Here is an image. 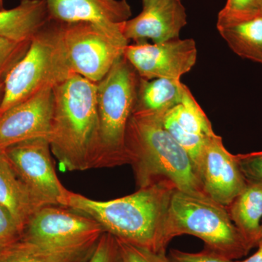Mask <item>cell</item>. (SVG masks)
<instances>
[{
  "label": "cell",
  "instance_id": "obj_1",
  "mask_svg": "<svg viewBox=\"0 0 262 262\" xmlns=\"http://www.w3.org/2000/svg\"><path fill=\"white\" fill-rule=\"evenodd\" d=\"M53 91L52 153L63 170L98 169L101 138L97 84L73 74Z\"/></svg>",
  "mask_w": 262,
  "mask_h": 262
},
{
  "label": "cell",
  "instance_id": "obj_2",
  "mask_svg": "<svg viewBox=\"0 0 262 262\" xmlns=\"http://www.w3.org/2000/svg\"><path fill=\"white\" fill-rule=\"evenodd\" d=\"M174 189L171 183L162 181L107 201H95L70 191L66 207L93 219L120 241L165 254L164 225Z\"/></svg>",
  "mask_w": 262,
  "mask_h": 262
},
{
  "label": "cell",
  "instance_id": "obj_3",
  "mask_svg": "<svg viewBox=\"0 0 262 262\" xmlns=\"http://www.w3.org/2000/svg\"><path fill=\"white\" fill-rule=\"evenodd\" d=\"M164 115L133 113L127 123L125 148L137 185L167 181L182 192L205 194L190 157L164 127Z\"/></svg>",
  "mask_w": 262,
  "mask_h": 262
},
{
  "label": "cell",
  "instance_id": "obj_4",
  "mask_svg": "<svg viewBox=\"0 0 262 262\" xmlns=\"http://www.w3.org/2000/svg\"><path fill=\"white\" fill-rule=\"evenodd\" d=\"M182 234L195 236L205 243V247L232 260L251 251L227 207L206 194L174 189L164 225V242L168 246L172 239Z\"/></svg>",
  "mask_w": 262,
  "mask_h": 262
},
{
  "label": "cell",
  "instance_id": "obj_5",
  "mask_svg": "<svg viewBox=\"0 0 262 262\" xmlns=\"http://www.w3.org/2000/svg\"><path fill=\"white\" fill-rule=\"evenodd\" d=\"M140 77L125 56L97 83L101 154L98 169L129 164L125 134L135 106Z\"/></svg>",
  "mask_w": 262,
  "mask_h": 262
},
{
  "label": "cell",
  "instance_id": "obj_6",
  "mask_svg": "<svg viewBox=\"0 0 262 262\" xmlns=\"http://www.w3.org/2000/svg\"><path fill=\"white\" fill-rule=\"evenodd\" d=\"M71 75L61 47L59 24L49 20L5 77L0 116L41 91L53 89Z\"/></svg>",
  "mask_w": 262,
  "mask_h": 262
},
{
  "label": "cell",
  "instance_id": "obj_7",
  "mask_svg": "<svg viewBox=\"0 0 262 262\" xmlns=\"http://www.w3.org/2000/svg\"><path fill=\"white\" fill-rule=\"evenodd\" d=\"M58 23L70 73L94 83L102 80L115 62L124 56L129 45L122 33L124 23L115 26L91 22Z\"/></svg>",
  "mask_w": 262,
  "mask_h": 262
},
{
  "label": "cell",
  "instance_id": "obj_8",
  "mask_svg": "<svg viewBox=\"0 0 262 262\" xmlns=\"http://www.w3.org/2000/svg\"><path fill=\"white\" fill-rule=\"evenodd\" d=\"M24 185L41 206L66 207L70 191L55 170L49 139H32L5 150Z\"/></svg>",
  "mask_w": 262,
  "mask_h": 262
},
{
  "label": "cell",
  "instance_id": "obj_9",
  "mask_svg": "<svg viewBox=\"0 0 262 262\" xmlns=\"http://www.w3.org/2000/svg\"><path fill=\"white\" fill-rule=\"evenodd\" d=\"M104 232L87 215L67 207L47 206L29 219L22 239L46 247H73L96 242Z\"/></svg>",
  "mask_w": 262,
  "mask_h": 262
},
{
  "label": "cell",
  "instance_id": "obj_10",
  "mask_svg": "<svg viewBox=\"0 0 262 262\" xmlns=\"http://www.w3.org/2000/svg\"><path fill=\"white\" fill-rule=\"evenodd\" d=\"M124 56L144 80H181L195 65L198 50L192 39L179 38L153 44L141 40L128 45Z\"/></svg>",
  "mask_w": 262,
  "mask_h": 262
},
{
  "label": "cell",
  "instance_id": "obj_11",
  "mask_svg": "<svg viewBox=\"0 0 262 262\" xmlns=\"http://www.w3.org/2000/svg\"><path fill=\"white\" fill-rule=\"evenodd\" d=\"M198 174L204 194L225 207L234 201L248 184L237 155L231 154L222 138L215 134L207 139Z\"/></svg>",
  "mask_w": 262,
  "mask_h": 262
},
{
  "label": "cell",
  "instance_id": "obj_12",
  "mask_svg": "<svg viewBox=\"0 0 262 262\" xmlns=\"http://www.w3.org/2000/svg\"><path fill=\"white\" fill-rule=\"evenodd\" d=\"M53 113V89L10 108L0 116V149L39 138L49 139Z\"/></svg>",
  "mask_w": 262,
  "mask_h": 262
},
{
  "label": "cell",
  "instance_id": "obj_13",
  "mask_svg": "<svg viewBox=\"0 0 262 262\" xmlns=\"http://www.w3.org/2000/svg\"><path fill=\"white\" fill-rule=\"evenodd\" d=\"M187 24L182 0H154L143 5L140 14L124 22L122 33L129 42L150 39L161 43L179 39Z\"/></svg>",
  "mask_w": 262,
  "mask_h": 262
},
{
  "label": "cell",
  "instance_id": "obj_14",
  "mask_svg": "<svg viewBox=\"0 0 262 262\" xmlns=\"http://www.w3.org/2000/svg\"><path fill=\"white\" fill-rule=\"evenodd\" d=\"M50 20L119 25L131 16L127 0H46Z\"/></svg>",
  "mask_w": 262,
  "mask_h": 262
},
{
  "label": "cell",
  "instance_id": "obj_15",
  "mask_svg": "<svg viewBox=\"0 0 262 262\" xmlns=\"http://www.w3.org/2000/svg\"><path fill=\"white\" fill-rule=\"evenodd\" d=\"M49 20L46 0H20L15 8L0 10V38L32 41Z\"/></svg>",
  "mask_w": 262,
  "mask_h": 262
},
{
  "label": "cell",
  "instance_id": "obj_16",
  "mask_svg": "<svg viewBox=\"0 0 262 262\" xmlns=\"http://www.w3.org/2000/svg\"><path fill=\"white\" fill-rule=\"evenodd\" d=\"M0 206L9 212L23 231L29 219L42 208L15 172L5 150L2 149H0Z\"/></svg>",
  "mask_w": 262,
  "mask_h": 262
},
{
  "label": "cell",
  "instance_id": "obj_17",
  "mask_svg": "<svg viewBox=\"0 0 262 262\" xmlns=\"http://www.w3.org/2000/svg\"><path fill=\"white\" fill-rule=\"evenodd\" d=\"M227 208L248 248L256 247L262 220V182L248 181L244 190Z\"/></svg>",
  "mask_w": 262,
  "mask_h": 262
},
{
  "label": "cell",
  "instance_id": "obj_18",
  "mask_svg": "<svg viewBox=\"0 0 262 262\" xmlns=\"http://www.w3.org/2000/svg\"><path fill=\"white\" fill-rule=\"evenodd\" d=\"M98 241L73 247H46L21 239L0 256V262H86Z\"/></svg>",
  "mask_w": 262,
  "mask_h": 262
},
{
  "label": "cell",
  "instance_id": "obj_19",
  "mask_svg": "<svg viewBox=\"0 0 262 262\" xmlns=\"http://www.w3.org/2000/svg\"><path fill=\"white\" fill-rule=\"evenodd\" d=\"M184 88L181 80H146L140 77L133 113L164 115L180 103Z\"/></svg>",
  "mask_w": 262,
  "mask_h": 262
},
{
  "label": "cell",
  "instance_id": "obj_20",
  "mask_svg": "<svg viewBox=\"0 0 262 262\" xmlns=\"http://www.w3.org/2000/svg\"><path fill=\"white\" fill-rule=\"evenodd\" d=\"M217 29L236 54L262 63V16Z\"/></svg>",
  "mask_w": 262,
  "mask_h": 262
},
{
  "label": "cell",
  "instance_id": "obj_21",
  "mask_svg": "<svg viewBox=\"0 0 262 262\" xmlns=\"http://www.w3.org/2000/svg\"><path fill=\"white\" fill-rule=\"evenodd\" d=\"M165 115L187 134L203 137L215 134L211 122L186 85L180 103L167 112Z\"/></svg>",
  "mask_w": 262,
  "mask_h": 262
},
{
  "label": "cell",
  "instance_id": "obj_22",
  "mask_svg": "<svg viewBox=\"0 0 262 262\" xmlns=\"http://www.w3.org/2000/svg\"><path fill=\"white\" fill-rule=\"evenodd\" d=\"M262 16V0H227L218 15L217 27Z\"/></svg>",
  "mask_w": 262,
  "mask_h": 262
},
{
  "label": "cell",
  "instance_id": "obj_23",
  "mask_svg": "<svg viewBox=\"0 0 262 262\" xmlns=\"http://www.w3.org/2000/svg\"><path fill=\"white\" fill-rule=\"evenodd\" d=\"M30 43L0 38V82L5 81L10 71L23 58Z\"/></svg>",
  "mask_w": 262,
  "mask_h": 262
},
{
  "label": "cell",
  "instance_id": "obj_24",
  "mask_svg": "<svg viewBox=\"0 0 262 262\" xmlns=\"http://www.w3.org/2000/svg\"><path fill=\"white\" fill-rule=\"evenodd\" d=\"M86 262H123L118 241L104 232L98 239L94 253Z\"/></svg>",
  "mask_w": 262,
  "mask_h": 262
},
{
  "label": "cell",
  "instance_id": "obj_25",
  "mask_svg": "<svg viewBox=\"0 0 262 262\" xmlns=\"http://www.w3.org/2000/svg\"><path fill=\"white\" fill-rule=\"evenodd\" d=\"M23 229L9 212L0 206V256L22 239Z\"/></svg>",
  "mask_w": 262,
  "mask_h": 262
},
{
  "label": "cell",
  "instance_id": "obj_26",
  "mask_svg": "<svg viewBox=\"0 0 262 262\" xmlns=\"http://www.w3.org/2000/svg\"><path fill=\"white\" fill-rule=\"evenodd\" d=\"M117 241L123 262H169L165 254L152 252L120 239H117Z\"/></svg>",
  "mask_w": 262,
  "mask_h": 262
},
{
  "label": "cell",
  "instance_id": "obj_27",
  "mask_svg": "<svg viewBox=\"0 0 262 262\" xmlns=\"http://www.w3.org/2000/svg\"><path fill=\"white\" fill-rule=\"evenodd\" d=\"M168 259L169 262H235L206 247L198 253L184 252L179 250L171 249Z\"/></svg>",
  "mask_w": 262,
  "mask_h": 262
},
{
  "label": "cell",
  "instance_id": "obj_28",
  "mask_svg": "<svg viewBox=\"0 0 262 262\" xmlns=\"http://www.w3.org/2000/svg\"><path fill=\"white\" fill-rule=\"evenodd\" d=\"M237 158L247 181L262 182V151L237 155Z\"/></svg>",
  "mask_w": 262,
  "mask_h": 262
},
{
  "label": "cell",
  "instance_id": "obj_29",
  "mask_svg": "<svg viewBox=\"0 0 262 262\" xmlns=\"http://www.w3.org/2000/svg\"><path fill=\"white\" fill-rule=\"evenodd\" d=\"M258 251L244 261L235 262H262V242L258 244Z\"/></svg>",
  "mask_w": 262,
  "mask_h": 262
},
{
  "label": "cell",
  "instance_id": "obj_30",
  "mask_svg": "<svg viewBox=\"0 0 262 262\" xmlns=\"http://www.w3.org/2000/svg\"><path fill=\"white\" fill-rule=\"evenodd\" d=\"M3 96H4V81L0 82V106L3 101Z\"/></svg>",
  "mask_w": 262,
  "mask_h": 262
},
{
  "label": "cell",
  "instance_id": "obj_31",
  "mask_svg": "<svg viewBox=\"0 0 262 262\" xmlns=\"http://www.w3.org/2000/svg\"><path fill=\"white\" fill-rule=\"evenodd\" d=\"M261 242H262V222H261V227H260L259 237H258V244Z\"/></svg>",
  "mask_w": 262,
  "mask_h": 262
},
{
  "label": "cell",
  "instance_id": "obj_32",
  "mask_svg": "<svg viewBox=\"0 0 262 262\" xmlns=\"http://www.w3.org/2000/svg\"><path fill=\"white\" fill-rule=\"evenodd\" d=\"M4 9V3H3V0H0V10Z\"/></svg>",
  "mask_w": 262,
  "mask_h": 262
},
{
  "label": "cell",
  "instance_id": "obj_33",
  "mask_svg": "<svg viewBox=\"0 0 262 262\" xmlns=\"http://www.w3.org/2000/svg\"><path fill=\"white\" fill-rule=\"evenodd\" d=\"M143 5H145L146 3H149L150 2L154 1V0H142Z\"/></svg>",
  "mask_w": 262,
  "mask_h": 262
}]
</instances>
